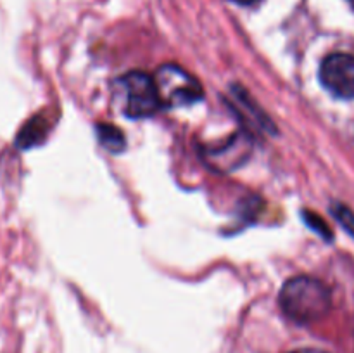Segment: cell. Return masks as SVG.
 Returning <instances> with one entry per match:
<instances>
[{
    "mask_svg": "<svg viewBox=\"0 0 354 353\" xmlns=\"http://www.w3.org/2000/svg\"><path fill=\"white\" fill-rule=\"evenodd\" d=\"M279 300L283 314L299 324L320 320L332 307L328 287L322 280L308 275H297L287 280Z\"/></svg>",
    "mask_w": 354,
    "mask_h": 353,
    "instance_id": "obj_1",
    "label": "cell"
},
{
    "mask_svg": "<svg viewBox=\"0 0 354 353\" xmlns=\"http://www.w3.org/2000/svg\"><path fill=\"white\" fill-rule=\"evenodd\" d=\"M158 90L161 106L182 107L190 106L203 99V87L201 83L176 64H165L152 76Z\"/></svg>",
    "mask_w": 354,
    "mask_h": 353,
    "instance_id": "obj_2",
    "label": "cell"
},
{
    "mask_svg": "<svg viewBox=\"0 0 354 353\" xmlns=\"http://www.w3.org/2000/svg\"><path fill=\"white\" fill-rule=\"evenodd\" d=\"M124 97V114L128 118H149L161 106L152 76L142 71H131L118 80Z\"/></svg>",
    "mask_w": 354,
    "mask_h": 353,
    "instance_id": "obj_3",
    "label": "cell"
},
{
    "mask_svg": "<svg viewBox=\"0 0 354 353\" xmlns=\"http://www.w3.org/2000/svg\"><path fill=\"white\" fill-rule=\"evenodd\" d=\"M320 80L325 89L341 99H354V55L335 52L322 62Z\"/></svg>",
    "mask_w": 354,
    "mask_h": 353,
    "instance_id": "obj_4",
    "label": "cell"
},
{
    "mask_svg": "<svg viewBox=\"0 0 354 353\" xmlns=\"http://www.w3.org/2000/svg\"><path fill=\"white\" fill-rule=\"evenodd\" d=\"M249 151H251L249 138L239 134L232 141H228L223 147L207 151V156H209V161L216 165L218 170H230L241 165V161H244V158H248Z\"/></svg>",
    "mask_w": 354,
    "mask_h": 353,
    "instance_id": "obj_5",
    "label": "cell"
},
{
    "mask_svg": "<svg viewBox=\"0 0 354 353\" xmlns=\"http://www.w3.org/2000/svg\"><path fill=\"white\" fill-rule=\"evenodd\" d=\"M45 137V121L41 118H33V120L28 121L23 127V130L19 132L16 138V144L21 149H28L31 145L38 144L41 138Z\"/></svg>",
    "mask_w": 354,
    "mask_h": 353,
    "instance_id": "obj_6",
    "label": "cell"
},
{
    "mask_svg": "<svg viewBox=\"0 0 354 353\" xmlns=\"http://www.w3.org/2000/svg\"><path fill=\"white\" fill-rule=\"evenodd\" d=\"M99 138L109 151H121L124 147V137L113 125H99Z\"/></svg>",
    "mask_w": 354,
    "mask_h": 353,
    "instance_id": "obj_7",
    "label": "cell"
},
{
    "mask_svg": "<svg viewBox=\"0 0 354 353\" xmlns=\"http://www.w3.org/2000/svg\"><path fill=\"white\" fill-rule=\"evenodd\" d=\"M334 215L339 221H341L342 227L349 232V234L354 235V213L349 208L342 206V204H337L334 208Z\"/></svg>",
    "mask_w": 354,
    "mask_h": 353,
    "instance_id": "obj_8",
    "label": "cell"
},
{
    "mask_svg": "<svg viewBox=\"0 0 354 353\" xmlns=\"http://www.w3.org/2000/svg\"><path fill=\"white\" fill-rule=\"evenodd\" d=\"M304 217H306V221L310 224V227H313L315 230L318 232V234L324 235L325 239H330L332 234H330V228L327 227V224H325L324 220H322L320 217H317V215L313 213H304Z\"/></svg>",
    "mask_w": 354,
    "mask_h": 353,
    "instance_id": "obj_9",
    "label": "cell"
},
{
    "mask_svg": "<svg viewBox=\"0 0 354 353\" xmlns=\"http://www.w3.org/2000/svg\"><path fill=\"white\" fill-rule=\"evenodd\" d=\"M290 353H327V352H322V350H315V348H301V350H294Z\"/></svg>",
    "mask_w": 354,
    "mask_h": 353,
    "instance_id": "obj_10",
    "label": "cell"
},
{
    "mask_svg": "<svg viewBox=\"0 0 354 353\" xmlns=\"http://www.w3.org/2000/svg\"><path fill=\"white\" fill-rule=\"evenodd\" d=\"M234 2L241 3V6H252V3L259 2V0H234Z\"/></svg>",
    "mask_w": 354,
    "mask_h": 353,
    "instance_id": "obj_11",
    "label": "cell"
},
{
    "mask_svg": "<svg viewBox=\"0 0 354 353\" xmlns=\"http://www.w3.org/2000/svg\"><path fill=\"white\" fill-rule=\"evenodd\" d=\"M349 2H351V3H353V7H354V0H349Z\"/></svg>",
    "mask_w": 354,
    "mask_h": 353,
    "instance_id": "obj_12",
    "label": "cell"
}]
</instances>
